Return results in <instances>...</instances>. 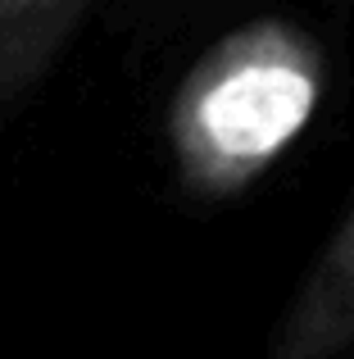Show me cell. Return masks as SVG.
<instances>
[{"instance_id":"obj_1","label":"cell","mask_w":354,"mask_h":359,"mask_svg":"<svg viewBox=\"0 0 354 359\" xmlns=\"http://www.w3.org/2000/svg\"><path fill=\"white\" fill-rule=\"evenodd\" d=\"M323 87V46L291 18H250L218 36L169 109V146L186 191L227 201L259 182L309 128Z\"/></svg>"},{"instance_id":"obj_2","label":"cell","mask_w":354,"mask_h":359,"mask_svg":"<svg viewBox=\"0 0 354 359\" xmlns=\"http://www.w3.org/2000/svg\"><path fill=\"white\" fill-rule=\"evenodd\" d=\"M354 351V201L300 278L273 337V359H346Z\"/></svg>"},{"instance_id":"obj_3","label":"cell","mask_w":354,"mask_h":359,"mask_svg":"<svg viewBox=\"0 0 354 359\" xmlns=\"http://www.w3.org/2000/svg\"><path fill=\"white\" fill-rule=\"evenodd\" d=\"M96 0H0V105L23 96Z\"/></svg>"}]
</instances>
